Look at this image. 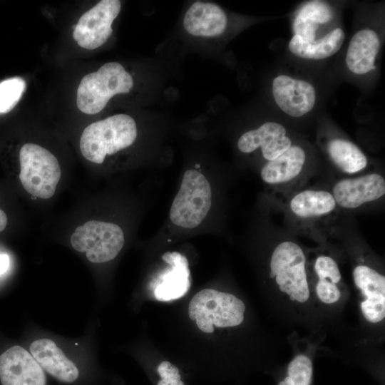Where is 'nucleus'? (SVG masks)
Returning <instances> with one entry per match:
<instances>
[{"mask_svg":"<svg viewBox=\"0 0 385 385\" xmlns=\"http://www.w3.org/2000/svg\"><path fill=\"white\" fill-rule=\"evenodd\" d=\"M332 17L333 11L327 3L322 1H309L303 5L294 19V35L306 41L313 42L319 25L330 21Z\"/></svg>","mask_w":385,"mask_h":385,"instance_id":"aec40b11","label":"nucleus"},{"mask_svg":"<svg viewBox=\"0 0 385 385\" xmlns=\"http://www.w3.org/2000/svg\"><path fill=\"white\" fill-rule=\"evenodd\" d=\"M133 83L132 76L122 64L115 61L106 63L81 79L77 89V106L84 113L96 114L114 96L129 93Z\"/></svg>","mask_w":385,"mask_h":385,"instance_id":"f03ea898","label":"nucleus"},{"mask_svg":"<svg viewBox=\"0 0 385 385\" xmlns=\"http://www.w3.org/2000/svg\"><path fill=\"white\" fill-rule=\"evenodd\" d=\"M157 371L161 378L158 385H185L181 381L178 369L168 361H162Z\"/></svg>","mask_w":385,"mask_h":385,"instance_id":"a878e982","label":"nucleus"},{"mask_svg":"<svg viewBox=\"0 0 385 385\" xmlns=\"http://www.w3.org/2000/svg\"><path fill=\"white\" fill-rule=\"evenodd\" d=\"M305 262L302 250L293 242H281L272 252L270 276L292 301L304 302L309 299Z\"/></svg>","mask_w":385,"mask_h":385,"instance_id":"423d86ee","label":"nucleus"},{"mask_svg":"<svg viewBox=\"0 0 385 385\" xmlns=\"http://www.w3.org/2000/svg\"><path fill=\"white\" fill-rule=\"evenodd\" d=\"M306 160L304 150L291 146L277 158L269 161L261 170V178L267 183L277 184L291 180L302 171Z\"/></svg>","mask_w":385,"mask_h":385,"instance_id":"a211bd4d","label":"nucleus"},{"mask_svg":"<svg viewBox=\"0 0 385 385\" xmlns=\"http://www.w3.org/2000/svg\"><path fill=\"white\" fill-rule=\"evenodd\" d=\"M344 37V32L339 28L313 42L306 41L300 36L294 35L289 41V49L294 55L302 58L324 59L333 56L340 49Z\"/></svg>","mask_w":385,"mask_h":385,"instance_id":"6ab92c4d","label":"nucleus"},{"mask_svg":"<svg viewBox=\"0 0 385 385\" xmlns=\"http://www.w3.org/2000/svg\"><path fill=\"white\" fill-rule=\"evenodd\" d=\"M7 225V217L6 213L0 209V232L3 231Z\"/></svg>","mask_w":385,"mask_h":385,"instance_id":"c85d7f7f","label":"nucleus"},{"mask_svg":"<svg viewBox=\"0 0 385 385\" xmlns=\"http://www.w3.org/2000/svg\"><path fill=\"white\" fill-rule=\"evenodd\" d=\"M327 151L334 163L344 173H357L367 165L365 155L351 141L334 139L328 143Z\"/></svg>","mask_w":385,"mask_h":385,"instance_id":"4be33fe9","label":"nucleus"},{"mask_svg":"<svg viewBox=\"0 0 385 385\" xmlns=\"http://www.w3.org/2000/svg\"><path fill=\"white\" fill-rule=\"evenodd\" d=\"M291 146L285 128L275 122H267L257 129L245 133L237 142L238 149L245 153L261 148L264 158L268 161L277 158Z\"/></svg>","mask_w":385,"mask_h":385,"instance_id":"f8f14e48","label":"nucleus"},{"mask_svg":"<svg viewBox=\"0 0 385 385\" xmlns=\"http://www.w3.org/2000/svg\"><path fill=\"white\" fill-rule=\"evenodd\" d=\"M316 291L318 298L326 304H332L337 302L341 296V292L336 284L327 279H319Z\"/></svg>","mask_w":385,"mask_h":385,"instance_id":"bb28decb","label":"nucleus"},{"mask_svg":"<svg viewBox=\"0 0 385 385\" xmlns=\"http://www.w3.org/2000/svg\"><path fill=\"white\" fill-rule=\"evenodd\" d=\"M121 9L119 0H102L85 12L73 26V38L83 48L93 50L104 44L113 33V21Z\"/></svg>","mask_w":385,"mask_h":385,"instance_id":"6e6552de","label":"nucleus"},{"mask_svg":"<svg viewBox=\"0 0 385 385\" xmlns=\"http://www.w3.org/2000/svg\"><path fill=\"white\" fill-rule=\"evenodd\" d=\"M333 195L324 190H304L290 202V209L298 217L308 218L331 212L336 206Z\"/></svg>","mask_w":385,"mask_h":385,"instance_id":"412c9836","label":"nucleus"},{"mask_svg":"<svg viewBox=\"0 0 385 385\" xmlns=\"http://www.w3.org/2000/svg\"><path fill=\"white\" fill-rule=\"evenodd\" d=\"M279 385H294V384L292 379L287 376L282 381L279 382Z\"/></svg>","mask_w":385,"mask_h":385,"instance_id":"c756f323","label":"nucleus"},{"mask_svg":"<svg viewBox=\"0 0 385 385\" xmlns=\"http://www.w3.org/2000/svg\"><path fill=\"white\" fill-rule=\"evenodd\" d=\"M272 94L281 110L292 117H300L309 112L316 101L315 89L311 83L286 75L278 76L273 80Z\"/></svg>","mask_w":385,"mask_h":385,"instance_id":"9d476101","label":"nucleus"},{"mask_svg":"<svg viewBox=\"0 0 385 385\" xmlns=\"http://www.w3.org/2000/svg\"><path fill=\"white\" fill-rule=\"evenodd\" d=\"M19 161V179L24 188L36 197H51L61 175L56 156L39 145L26 143L20 150Z\"/></svg>","mask_w":385,"mask_h":385,"instance_id":"20e7f679","label":"nucleus"},{"mask_svg":"<svg viewBox=\"0 0 385 385\" xmlns=\"http://www.w3.org/2000/svg\"><path fill=\"white\" fill-rule=\"evenodd\" d=\"M380 48L378 34L371 29H362L351 38L346 56L348 68L357 75L375 68V58Z\"/></svg>","mask_w":385,"mask_h":385,"instance_id":"f3484780","label":"nucleus"},{"mask_svg":"<svg viewBox=\"0 0 385 385\" xmlns=\"http://www.w3.org/2000/svg\"><path fill=\"white\" fill-rule=\"evenodd\" d=\"M245 305L235 295L212 289H205L194 295L189 303L188 315L205 333H212L214 327H231L244 320Z\"/></svg>","mask_w":385,"mask_h":385,"instance_id":"7ed1b4c3","label":"nucleus"},{"mask_svg":"<svg viewBox=\"0 0 385 385\" xmlns=\"http://www.w3.org/2000/svg\"><path fill=\"white\" fill-rule=\"evenodd\" d=\"M26 88L25 81L20 77L6 79L0 83V113L13 109Z\"/></svg>","mask_w":385,"mask_h":385,"instance_id":"5701e85b","label":"nucleus"},{"mask_svg":"<svg viewBox=\"0 0 385 385\" xmlns=\"http://www.w3.org/2000/svg\"><path fill=\"white\" fill-rule=\"evenodd\" d=\"M384 193V178L379 174L373 173L337 182L332 195L339 206L354 209L379 199Z\"/></svg>","mask_w":385,"mask_h":385,"instance_id":"9b49d317","label":"nucleus"},{"mask_svg":"<svg viewBox=\"0 0 385 385\" xmlns=\"http://www.w3.org/2000/svg\"><path fill=\"white\" fill-rule=\"evenodd\" d=\"M312 376V363L305 355L297 356L288 366V376L294 385H309Z\"/></svg>","mask_w":385,"mask_h":385,"instance_id":"b1692460","label":"nucleus"},{"mask_svg":"<svg viewBox=\"0 0 385 385\" xmlns=\"http://www.w3.org/2000/svg\"><path fill=\"white\" fill-rule=\"evenodd\" d=\"M0 381L2 385H46L43 369L32 355L14 346L0 356Z\"/></svg>","mask_w":385,"mask_h":385,"instance_id":"1a4fd4ad","label":"nucleus"},{"mask_svg":"<svg viewBox=\"0 0 385 385\" xmlns=\"http://www.w3.org/2000/svg\"><path fill=\"white\" fill-rule=\"evenodd\" d=\"M30 351L41 367L60 381L72 383L78 379L77 367L52 340L34 341L30 346Z\"/></svg>","mask_w":385,"mask_h":385,"instance_id":"2eb2a0df","label":"nucleus"},{"mask_svg":"<svg viewBox=\"0 0 385 385\" xmlns=\"http://www.w3.org/2000/svg\"><path fill=\"white\" fill-rule=\"evenodd\" d=\"M355 284L366 297L361 304L364 318L378 323L385 317V277L374 269L359 265L353 271Z\"/></svg>","mask_w":385,"mask_h":385,"instance_id":"ddd939ff","label":"nucleus"},{"mask_svg":"<svg viewBox=\"0 0 385 385\" xmlns=\"http://www.w3.org/2000/svg\"><path fill=\"white\" fill-rule=\"evenodd\" d=\"M71 244L76 251L86 252L89 261L102 263L118 255L124 245V234L116 224L90 220L75 230Z\"/></svg>","mask_w":385,"mask_h":385,"instance_id":"0eeeda50","label":"nucleus"},{"mask_svg":"<svg viewBox=\"0 0 385 385\" xmlns=\"http://www.w3.org/2000/svg\"><path fill=\"white\" fill-rule=\"evenodd\" d=\"M211 203V188L207 178L196 170H188L171 205L170 219L177 226L194 228L203 221Z\"/></svg>","mask_w":385,"mask_h":385,"instance_id":"39448f33","label":"nucleus"},{"mask_svg":"<svg viewBox=\"0 0 385 385\" xmlns=\"http://www.w3.org/2000/svg\"><path fill=\"white\" fill-rule=\"evenodd\" d=\"M9 258L6 254H0V274H4L9 268Z\"/></svg>","mask_w":385,"mask_h":385,"instance_id":"cd10ccee","label":"nucleus"},{"mask_svg":"<svg viewBox=\"0 0 385 385\" xmlns=\"http://www.w3.org/2000/svg\"><path fill=\"white\" fill-rule=\"evenodd\" d=\"M137 134L136 123L131 116L116 114L88 125L81 134L80 150L86 159L101 164L106 155L130 147Z\"/></svg>","mask_w":385,"mask_h":385,"instance_id":"f257e3e1","label":"nucleus"},{"mask_svg":"<svg viewBox=\"0 0 385 385\" xmlns=\"http://www.w3.org/2000/svg\"><path fill=\"white\" fill-rule=\"evenodd\" d=\"M314 270L319 279H329L334 284L338 283L341 279V273L337 262L330 257H319L314 265Z\"/></svg>","mask_w":385,"mask_h":385,"instance_id":"393cba45","label":"nucleus"},{"mask_svg":"<svg viewBox=\"0 0 385 385\" xmlns=\"http://www.w3.org/2000/svg\"><path fill=\"white\" fill-rule=\"evenodd\" d=\"M162 258L171 270L161 277L162 282L154 291L155 297L162 302L179 299L187 293L190 286L188 260L177 252H167Z\"/></svg>","mask_w":385,"mask_h":385,"instance_id":"dca6fc26","label":"nucleus"},{"mask_svg":"<svg viewBox=\"0 0 385 385\" xmlns=\"http://www.w3.org/2000/svg\"><path fill=\"white\" fill-rule=\"evenodd\" d=\"M185 30L194 36L215 37L227 26V16L218 5L205 1L194 2L183 19Z\"/></svg>","mask_w":385,"mask_h":385,"instance_id":"4468645a","label":"nucleus"}]
</instances>
